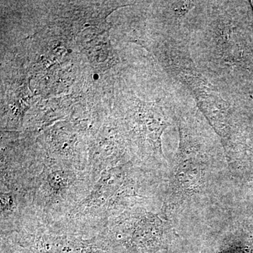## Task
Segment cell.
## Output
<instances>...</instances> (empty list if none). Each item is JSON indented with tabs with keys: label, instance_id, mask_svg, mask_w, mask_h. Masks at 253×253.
<instances>
[{
	"label": "cell",
	"instance_id": "obj_4",
	"mask_svg": "<svg viewBox=\"0 0 253 253\" xmlns=\"http://www.w3.org/2000/svg\"><path fill=\"white\" fill-rule=\"evenodd\" d=\"M251 6H253V1H251Z\"/></svg>",
	"mask_w": 253,
	"mask_h": 253
},
{
	"label": "cell",
	"instance_id": "obj_3",
	"mask_svg": "<svg viewBox=\"0 0 253 253\" xmlns=\"http://www.w3.org/2000/svg\"><path fill=\"white\" fill-rule=\"evenodd\" d=\"M194 1H172L171 4H169L172 18L175 21H181L184 16L189 12L190 10L194 7Z\"/></svg>",
	"mask_w": 253,
	"mask_h": 253
},
{
	"label": "cell",
	"instance_id": "obj_1",
	"mask_svg": "<svg viewBox=\"0 0 253 253\" xmlns=\"http://www.w3.org/2000/svg\"><path fill=\"white\" fill-rule=\"evenodd\" d=\"M94 184L86 169L81 170L45 157L32 186L24 221L52 224L61 220L87 196Z\"/></svg>",
	"mask_w": 253,
	"mask_h": 253
},
{
	"label": "cell",
	"instance_id": "obj_2",
	"mask_svg": "<svg viewBox=\"0 0 253 253\" xmlns=\"http://www.w3.org/2000/svg\"><path fill=\"white\" fill-rule=\"evenodd\" d=\"M9 244L33 253H111L113 246L102 233L85 237L40 221H25L17 230L1 234Z\"/></svg>",
	"mask_w": 253,
	"mask_h": 253
}]
</instances>
